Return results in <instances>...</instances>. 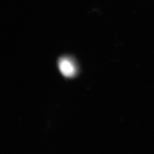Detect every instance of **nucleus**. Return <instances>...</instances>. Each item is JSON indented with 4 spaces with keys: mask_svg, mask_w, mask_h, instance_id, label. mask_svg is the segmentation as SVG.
<instances>
[{
    "mask_svg": "<svg viewBox=\"0 0 154 154\" xmlns=\"http://www.w3.org/2000/svg\"><path fill=\"white\" fill-rule=\"evenodd\" d=\"M58 66L61 73L65 77L71 78L74 77L77 74V66L71 58L67 57L60 58Z\"/></svg>",
    "mask_w": 154,
    "mask_h": 154,
    "instance_id": "obj_1",
    "label": "nucleus"
}]
</instances>
